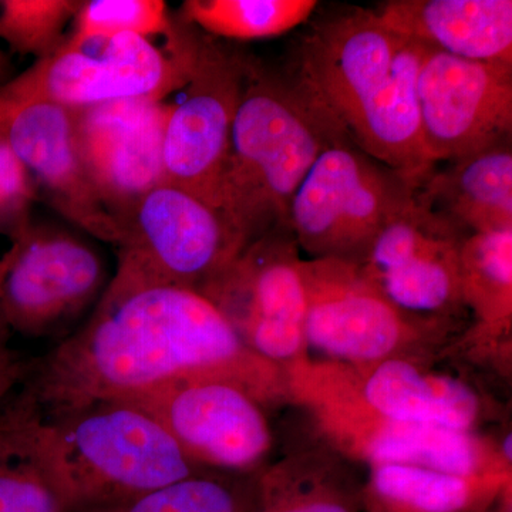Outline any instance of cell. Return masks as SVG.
<instances>
[{"label": "cell", "instance_id": "1", "mask_svg": "<svg viewBox=\"0 0 512 512\" xmlns=\"http://www.w3.org/2000/svg\"><path fill=\"white\" fill-rule=\"evenodd\" d=\"M275 372L200 293L109 282L86 325L29 365L22 387L42 414L190 376L231 380L262 402L274 394Z\"/></svg>", "mask_w": 512, "mask_h": 512}, {"label": "cell", "instance_id": "2", "mask_svg": "<svg viewBox=\"0 0 512 512\" xmlns=\"http://www.w3.org/2000/svg\"><path fill=\"white\" fill-rule=\"evenodd\" d=\"M427 52L375 9H353L303 37L288 77L340 140L420 184L434 167L417 103Z\"/></svg>", "mask_w": 512, "mask_h": 512}, {"label": "cell", "instance_id": "3", "mask_svg": "<svg viewBox=\"0 0 512 512\" xmlns=\"http://www.w3.org/2000/svg\"><path fill=\"white\" fill-rule=\"evenodd\" d=\"M340 140L289 77L249 59L218 210L245 244L289 228V208L319 154Z\"/></svg>", "mask_w": 512, "mask_h": 512}, {"label": "cell", "instance_id": "4", "mask_svg": "<svg viewBox=\"0 0 512 512\" xmlns=\"http://www.w3.org/2000/svg\"><path fill=\"white\" fill-rule=\"evenodd\" d=\"M39 440L67 512L121 503L207 471L153 417L123 400L40 413Z\"/></svg>", "mask_w": 512, "mask_h": 512}, {"label": "cell", "instance_id": "5", "mask_svg": "<svg viewBox=\"0 0 512 512\" xmlns=\"http://www.w3.org/2000/svg\"><path fill=\"white\" fill-rule=\"evenodd\" d=\"M201 33L178 16L163 49L153 40L121 33L79 46L64 43L0 87V116L20 104L47 101L70 110L124 99L165 101L194 72Z\"/></svg>", "mask_w": 512, "mask_h": 512}, {"label": "cell", "instance_id": "6", "mask_svg": "<svg viewBox=\"0 0 512 512\" xmlns=\"http://www.w3.org/2000/svg\"><path fill=\"white\" fill-rule=\"evenodd\" d=\"M416 181L346 141L330 144L299 185L289 229L311 259L362 264L377 235L413 200Z\"/></svg>", "mask_w": 512, "mask_h": 512}, {"label": "cell", "instance_id": "7", "mask_svg": "<svg viewBox=\"0 0 512 512\" xmlns=\"http://www.w3.org/2000/svg\"><path fill=\"white\" fill-rule=\"evenodd\" d=\"M119 265L110 284L174 286L198 292L247 244L218 208L161 183L117 218Z\"/></svg>", "mask_w": 512, "mask_h": 512}, {"label": "cell", "instance_id": "8", "mask_svg": "<svg viewBox=\"0 0 512 512\" xmlns=\"http://www.w3.org/2000/svg\"><path fill=\"white\" fill-rule=\"evenodd\" d=\"M302 261L291 229L275 228L242 249L198 293L224 316L249 352L276 366L306 346Z\"/></svg>", "mask_w": 512, "mask_h": 512}, {"label": "cell", "instance_id": "9", "mask_svg": "<svg viewBox=\"0 0 512 512\" xmlns=\"http://www.w3.org/2000/svg\"><path fill=\"white\" fill-rule=\"evenodd\" d=\"M103 259L82 237L32 221L0 258V312L12 332L59 333L106 291Z\"/></svg>", "mask_w": 512, "mask_h": 512}, {"label": "cell", "instance_id": "10", "mask_svg": "<svg viewBox=\"0 0 512 512\" xmlns=\"http://www.w3.org/2000/svg\"><path fill=\"white\" fill-rule=\"evenodd\" d=\"M120 400L153 417L204 470L256 474L271 450L261 402L231 380L181 377Z\"/></svg>", "mask_w": 512, "mask_h": 512}, {"label": "cell", "instance_id": "11", "mask_svg": "<svg viewBox=\"0 0 512 512\" xmlns=\"http://www.w3.org/2000/svg\"><path fill=\"white\" fill-rule=\"evenodd\" d=\"M302 275L306 346L333 359L375 366L441 325L400 311L355 262L303 259Z\"/></svg>", "mask_w": 512, "mask_h": 512}, {"label": "cell", "instance_id": "12", "mask_svg": "<svg viewBox=\"0 0 512 512\" xmlns=\"http://www.w3.org/2000/svg\"><path fill=\"white\" fill-rule=\"evenodd\" d=\"M249 57L201 35L200 50L183 97L171 104L164 136V183L218 208L232 126Z\"/></svg>", "mask_w": 512, "mask_h": 512}, {"label": "cell", "instance_id": "13", "mask_svg": "<svg viewBox=\"0 0 512 512\" xmlns=\"http://www.w3.org/2000/svg\"><path fill=\"white\" fill-rule=\"evenodd\" d=\"M417 103L431 164L476 154L511 138L512 64L429 49L417 79Z\"/></svg>", "mask_w": 512, "mask_h": 512}, {"label": "cell", "instance_id": "14", "mask_svg": "<svg viewBox=\"0 0 512 512\" xmlns=\"http://www.w3.org/2000/svg\"><path fill=\"white\" fill-rule=\"evenodd\" d=\"M468 235L416 198L382 229L360 268L400 311L443 323L464 306L458 255Z\"/></svg>", "mask_w": 512, "mask_h": 512}, {"label": "cell", "instance_id": "15", "mask_svg": "<svg viewBox=\"0 0 512 512\" xmlns=\"http://www.w3.org/2000/svg\"><path fill=\"white\" fill-rule=\"evenodd\" d=\"M74 111V133L87 175L114 218L164 183V136L171 104L124 99Z\"/></svg>", "mask_w": 512, "mask_h": 512}, {"label": "cell", "instance_id": "16", "mask_svg": "<svg viewBox=\"0 0 512 512\" xmlns=\"http://www.w3.org/2000/svg\"><path fill=\"white\" fill-rule=\"evenodd\" d=\"M0 133L25 165L37 192L62 217L116 245L120 227L94 190L74 133V111L47 101L20 104L0 116Z\"/></svg>", "mask_w": 512, "mask_h": 512}, {"label": "cell", "instance_id": "17", "mask_svg": "<svg viewBox=\"0 0 512 512\" xmlns=\"http://www.w3.org/2000/svg\"><path fill=\"white\" fill-rule=\"evenodd\" d=\"M375 10L384 26L431 50L512 64L511 0H389Z\"/></svg>", "mask_w": 512, "mask_h": 512}, {"label": "cell", "instance_id": "18", "mask_svg": "<svg viewBox=\"0 0 512 512\" xmlns=\"http://www.w3.org/2000/svg\"><path fill=\"white\" fill-rule=\"evenodd\" d=\"M441 164L417 185L424 207L467 235L512 229L511 138Z\"/></svg>", "mask_w": 512, "mask_h": 512}, {"label": "cell", "instance_id": "19", "mask_svg": "<svg viewBox=\"0 0 512 512\" xmlns=\"http://www.w3.org/2000/svg\"><path fill=\"white\" fill-rule=\"evenodd\" d=\"M363 402L376 417L471 431L480 402L470 386L451 376L424 372L404 357L372 366L362 387Z\"/></svg>", "mask_w": 512, "mask_h": 512}, {"label": "cell", "instance_id": "20", "mask_svg": "<svg viewBox=\"0 0 512 512\" xmlns=\"http://www.w3.org/2000/svg\"><path fill=\"white\" fill-rule=\"evenodd\" d=\"M360 433V446L372 466L407 464L468 478H507L488 466L491 454L471 431L376 417Z\"/></svg>", "mask_w": 512, "mask_h": 512}, {"label": "cell", "instance_id": "21", "mask_svg": "<svg viewBox=\"0 0 512 512\" xmlns=\"http://www.w3.org/2000/svg\"><path fill=\"white\" fill-rule=\"evenodd\" d=\"M40 410L22 384L0 407V512H67L39 440Z\"/></svg>", "mask_w": 512, "mask_h": 512}, {"label": "cell", "instance_id": "22", "mask_svg": "<svg viewBox=\"0 0 512 512\" xmlns=\"http://www.w3.org/2000/svg\"><path fill=\"white\" fill-rule=\"evenodd\" d=\"M507 478H468L407 464L372 466L362 490L367 512H481Z\"/></svg>", "mask_w": 512, "mask_h": 512}, {"label": "cell", "instance_id": "23", "mask_svg": "<svg viewBox=\"0 0 512 512\" xmlns=\"http://www.w3.org/2000/svg\"><path fill=\"white\" fill-rule=\"evenodd\" d=\"M458 275L464 306H470L485 332L511 325L512 229L471 234L461 244Z\"/></svg>", "mask_w": 512, "mask_h": 512}, {"label": "cell", "instance_id": "24", "mask_svg": "<svg viewBox=\"0 0 512 512\" xmlns=\"http://www.w3.org/2000/svg\"><path fill=\"white\" fill-rule=\"evenodd\" d=\"M315 0H187L180 18L205 33L255 40L285 35L311 18Z\"/></svg>", "mask_w": 512, "mask_h": 512}, {"label": "cell", "instance_id": "25", "mask_svg": "<svg viewBox=\"0 0 512 512\" xmlns=\"http://www.w3.org/2000/svg\"><path fill=\"white\" fill-rule=\"evenodd\" d=\"M255 476L201 471L121 503L76 512H251Z\"/></svg>", "mask_w": 512, "mask_h": 512}, {"label": "cell", "instance_id": "26", "mask_svg": "<svg viewBox=\"0 0 512 512\" xmlns=\"http://www.w3.org/2000/svg\"><path fill=\"white\" fill-rule=\"evenodd\" d=\"M362 490L281 466L255 476L251 512H362Z\"/></svg>", "mask_w": 512, "mask_h": 512}, {"label": "cell", "instance_id": "27", "mask_svg": "<svg viewBox=\"0 0 512 512\" xmlns=\"http://www.w3.org/2000/svg\"><path fill=\"white\" fill-rule=\"evenodd\" d=\"M82 0H0V40L36 62L56 55Z\"/></svg>", "mask_w": 512, "mask_h": 512}, {"label": "cell", "instance_id": "28", "mask_svg": "<svg viewBox=\"0 0 512 512\" xmlns=\"http://www.w3.org/2000/svg\"><path fill=\"white\" fill-rule=\"evenodd\" d=\"M177 29L178 18L171 16L163 0H83L66 43L79 46L121 33L168 40Z\"/></svg>", "mask_w": 512, "mask_h": 512}, {"label": "cell", "instance_id": "29", "mask_svg": "<svg viewBox=\"0 0 512 512\" xmlns=\"http://www.w3.org/2000/svg\"><path fill=\"white\" fill-rule=\"evenodd\" d=\"M37 197L28 170L0 133V235L12 241L32 224Z\"/></svg>", "mask_w": 512, "mask_h": 512}, {"label": "cell", "instance_id": "30", "mask_svg": "<svg viewBox=\"0 0 512 512\" xmlns=\"http://www.w3.org/2000/svg\"><path fill=\"white\" fill-rule=\"evenodd\" d=\"M12 330L0 312V407L19 389L28 375L29 363L10 345Z\"/></svg>", "mask_w": 512, "mask_h": 512}, {"label": "cell", "instance_id": "31", "mask_svg": "<svg viewBox=\"0 0 512 512\" xmlns=\"http://www.w3.org/2000/svg\"><path fill=\"white\" fill-rule=\"evenodd\" d=\"M13 77H15V74H13L12 60H10L8 53L0 49V87L5 86Z\"/></svg>", "mask_w": 512, "mask_h": 512}]
</instances>
